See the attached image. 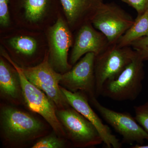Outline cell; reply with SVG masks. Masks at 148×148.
Masks as SVG:
<instances>
[{
  "mask_svg": "<svg viewBox=\"0 0 148 148\" xmlns=\"http://www.w3.org/2000/svg\"><path fill=\"white\" fill-rule=\"evenodd\" d=\"M3 56L16 69L20 78L23 99L31 111L39 114L53 128L57 135L66 136V132L56 114V106L43 91L30 82L24 75L21 68L13 62L8 56Z\"/></svg>",
  "mask_w": 148,
  "mask_h": 148,
  "instance_id": "277c9868",
  "label": "cell"
},
{
  "mask_svg": "<svg viewBox=\"0 0 148 148\" xmlns=\"http://www.w3.org/2000/svg\"><path fill=\"white\" fill-rule=\"evenodd\" d=\"M143 62L138 54L116 78L104 84L101 95L115 101H135L143 88Z\"/></svg>",
  "mask_w": 148,
  "mask_h": 148,
  "instance_id": "3957f363",
  "label": "cell"
},
{
  "mask_svg": "<svg viewBox=\"0 0 148 148\" xmlns=\"http://www.w3.org/2000/svg\"><path fill=\"white\" fill-rule=\"evenodd\" d=\"M65 146L64 140L54 134H51L38 140L32 148H62Z\"/></svg>",
  "mask_w": 148,
  "mask_h": 148,
  "instance_id": "e0dca14e",
  "label": "cell"
},
{
  "mask_svg": "<svg viewBox=\"0 0 148 148\" xmlns=\"http://www.w3.org/2000/svg\"><path fill=\"white\" fill-rule=\"evenodd\" d=\"M132 16L114 3H103L90 23L106 36L110 44L117 42L134 22Z\"/></svg>",
  "mask_w": 148,
  "mask_h": 148,
  "instance_id": "8992f818",
  "label": "cell"
},
{
  "mask_svg": "<svg viewBox=\"0 0 148 148\" xmlns=\"http://www.w3.org/2000/svg\"><path fill=\"white\" fill-rule=\"evenodd\" d=\"M9 43L17 53L25 55H32L36 52L37 48L36 40L27 36L14 37L10 40Z\"/></svg>",
  "mask_w": 148,
  "mask_h": 148,
  "instance_id": "2e32d148",
  "label": "cell"
},
{
  "mask_svg": "<svg viewBox=\"0 0 148 148\" xmlns=\"http://www.w3.org/2000/svg\"><path fill=\"white\" fill-rule=\"evenodd\" d=\"M0 91L3 96L13 102H17L21 97L23 98L18 72L1 58L0 59Z\"/></svg>",
  "mask_w": 148,
  "mask_h": 148,
  "instance_id": "5bb4252c",
  "label": "cell"
},
{
  "mask_svg": "<svg viewBox=\"0 0 148 148\" xmlns=\"http://www.w3.org/2000/svg\"><path fill=\"white\" fill-rule=\"evenodd\" d=\"M95 57L94 53L86 54L70 71L62 74L60 85L71 92H84L89 99L96 98Z\"/></svg>",
  "mask_w": 148,
  "mask_h": 148,
  "instance_id": "9c48e42d",
  "label": "cell"
},
{
  "mask_svg": "<svg viewBox=\"0 0 148 148\" xmlns=\"http://www.w3.org/2000/svg\"><path fill=\"white\" fill-rule=\"evenodd\" d=\"M30 82L43 91L58 109L70 107L61 90L62 74L55 71L49 62L48 53L42 63L32 67L21 68Z\"/></svg>",
  "mask_w": 148,
  "mask_h": 148,
  "instance_id": "52a82bcc",
  "label": "cell"
},
{
  "mask_svg": "<svg viewBox=\"0 0 148 148\" xmlns=\"http://www.w3.org/2000/svg\"><path fill=\"white\" fill-rule=\"evenodd\" d=\"M135 9L138 16L143 14L148 9V0H121Z\"/></svg>",
  "mask_w": 148,
  "mask_h": 148,
  "instance_id": "44dd1931",
  "label": "cell"
},
{
  "mask_svg": "<svg viewBox=\"0 0 148 148\" xmlns=\"http://www.w3.org/2000/svg\"><path fill=\"white\" fill-rule=\"evenodd\" d=\"M66 22L72 29L81 27L90 22L98 9L103 3V0H60Z\"/></svg>",
  "mask_w": 148,
  "mask_h": 148,
  "instance_id": "4fadbf2b",
  "label": "cell"
},
{
  "mask_svg": "<svg viewBox=\"0 0 148 148\" xmlns=\"http://www.w3.org/2000/svg\"><path fill=\"white\" fill-rule=\"evenodd\" d=\"M10 0H0V24L3 27H7L10 23L9 3Z\"/></svg>",
  "mask_w": 148,
  "mask_h": 148,
  "instance_id": "ffe728a7",
  "label": "cell"
},
{
  "mask_svg": "<svg viewBox=\"0 0 148 148\" xmlns=\"http://www.w3.org/2000/svg\"><path fill=\"white\" fill-rule=\"evenodd\" d=\"M130 46H120L117 43L110 44L95 57L94 69L96 97L101 95L103 86L115 79L137 56Z\"/></svg>",
  "mask_w": 148,
  "mask_h": 148,
  "instance_id": "6da1fadb",
  "label": "cell"
},
{
  "mask_svg": "<svg viewBox=\"0 0 148 148\" xmlns=\"http://www.w3.org/2000/svg\"><path fill=\"white\" fill-rule=\"evenodd\" d=\"M101 116L127 143H136L142 145L147 140L148 135L135 117L127 112H116L101 105L94 97L89 99Z\"/></svg>",
  "mask_w": 148,
  "mask_h": 148,
  "instance_id": "30bf717a",
  "label": "cell"
},
{
  "mask_svg": "<svg viewBox=\"0 0 148 148\" xmlns=\"http://www.w3.org/2000/svg\"><path fill=\"white\" fill-rule=\"evenodd\" d=\"M130 46L137 52L143 61H148V36L136 40Z\"/></svg>",
  "mask_w": 148,
  "mask_h": 148,
  "instance_id": "d6986e66",
  "label": "cell"
},
{
  "mask_svg": "<svg viewBox=\"0 0 148 148\" xmlns=\"http://www.w3.org/2000/svg\"><path fill=\"white\" fill-rule=\"evenodd\" d=\"M110 44L106 36L94 28L90 22L85 23L79 28L76 36L70 57L71 65L76 64L86 53L98 55Z\"/></svg>",
  "mask_w": 148,
  "mask_h": 148,
  "instance_id": "7c38bea8",
  "label": "cell"
},
{
  "mask_svg": "<svg viewBox=\"0 0 148 148\" xmlns=\"http://www.w3.org/2000/svg\"><path fill=\"white\" fill-rule=\"evenodd\" d=\"M48 37L49 64L58 73L63 74L70 71L72 65L68 62V53L73 44V37L67 22L58 17L49 28Z\"/></svg>",
  "mask_w": 148,
  "mask_h": 148,
  "instance_id": "ba28073f",
  "label": "cell"
},
{
  "mask_svg": "<svg viewBox=\"0 0 148 148\" xmlns=\"http://www.w3.org/2000/svg\"><path fill=\"white\" fill-rule=\"evenodd\" d=\"M0 123L4 139L12 143H26L36 139L44 129L43 125L38 120L11 107L1 109Z\"/></svg>",
  "mask_w": 148,
  "mask_h": 148,
  "instance_id": "7a4b0ae2",
  "label": "cell"
},
{
  "mask_svg": "<svg viewBox=\"0 0 148 148\" xmlns=\"http://www.w3.org/2000/svg\"><path fill=\"white\" fill-rule=\"evenodd\" d=\"M148 36V9L143 14L137 16L132 26L116 43L120 46H130L136 40Z\"/></svg>",
  "mask_w": 148,
  "mask_h": 148,
  "instance_id": "9a60e30c",
  "label": "cell"
},
{
  "mask_svg": "<svg viewBox=\"0 0 148 148\" xmlns=\"http://www.w3.org/2000/svg\"><path fill=\"white\" fill-rule=\"evenodd\" d=\"M69 107L59 109L56 111V114L66 135L74 145L87 147L103 143L102 137L94 125L72 107Z\"/></svg>",
  "mask_w": 148,
  "mask_h": 148,
  "instance_id": "5b68a950",
  "label": "cell"
},
{
  "mask_svg": "<svg viewBox=\"0 0 148 148\" xmlns=\"http://www.w3.org/2000/svg\"><path fill=\"white\" fill-rule=\"evenodd\" d=\"M68 104L94 125L100 133L103 143L108 148L121 147V143L113 135L108 125L103 123L88 103V96L81 91L73 92L61 86Z\"/></svg>",
  "mask_w": 148,
  "mask_h": 148,
  "instance_id": "8fae6325",
  "label": "cell"
},
{
  "mask_svg": "<svg viewBox=\"0 0 148 148\" xmlns=\"http://www.w3.org/2000/svg\"><path fill=\"white\" fill-rule=\"evenodd\" d=\"M134 110L135 119L147 133L148 140V101L143 105L135 106Z\"/></svg>",
  "mask_w": 148,
  "mask_h": 148,
  "instance_id": "ac0fdd59",
  "label": "cell"
}]
</instances>
